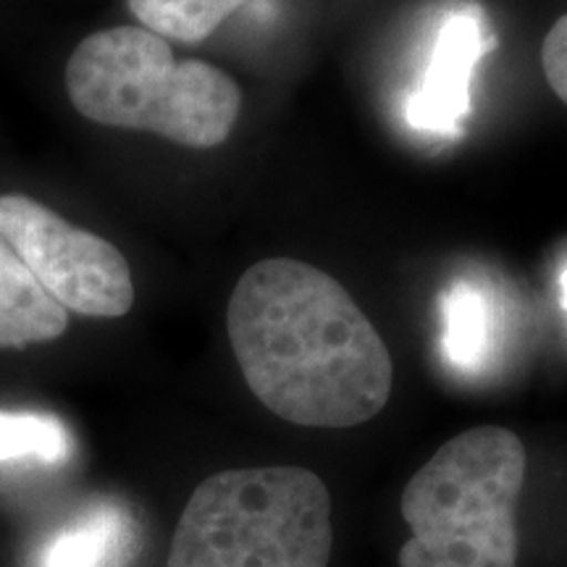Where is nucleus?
Returning a JSON list of instances; mask_svg holds the SVG:
<instances>
[{
  "mask_svg": "<svg viewBox=\"0 0 567 567\" xmlns=\"http://www.w3.org/2000/svg\"><path fill=\"white\" fill-rule=\"evenodd\" d=\"M226 329L250 392L308 429H352L386 408L394 365L384 339L321 268L268 258L234 287Z\"/></svg>",
  "mask_w": 567,
  "mask_h": 567,
  "instance_id": "obj_1",
  "label": "nucleus"
},
{
  "mask_svg": "<svg viewBox=\"0 0 567 567\" xmlns=\"http://www.w3.org/2000/svg\"><path fill=\"white\" fill-rule=\"evenodd\" d=\"M69 101L84 118L151 132L184 147L221 145L243 111V90L213 63L176 55L145 27L84 38L66 63Z\"/></svg>",
  "mask_w": 567,
  "mask_h": 567,
  "instance_id": "obj_2",
  "label": "nucleus"
},
{
  "mask_svg": "<svg viewBox=\"0 0 567 567\" xmlns=\"http://www.w3.org/2000/svg\"><path fill=\"white\" fill-rule=\"evenodd\" d=\"M526 467V446L499 425L439 446L402 492L410 538L400 567H517L515 509Z\"/></svg>",
  "mask_w": 567,
  "mask_h": 567,
  "instance_id": "obj_3",
  "label": "nucleus"
},
{
  "mask_svg": "<svg viewBox=\"0 0 567 567\" xmlns=\"http://www.w3.org/2000/svg\"><path fill=\"white\" fill-rule=\"evenodd\" d=\"M331 494L308 467H239L208 476L176 523L168 567H326Z\"/></svg>",
  "mask_w": 567,
  "mask_h": 567,
  "instance_id": "obj_4",
  "label": "nucleus"
},
{
  "mask_svg": "<svg viewBox=\"0 0 567 567\" xmlns=\"http://www.w3.org/2000/svg\"><path fill=\"white\" fill-rule=\"evenodd\" d=\"M0 237L63 310L122 318L134 305L130 264L116 245L69 224L27 195H0Z\"/></svg>",
  "mask_w": 567,
  "mask_h": 567,
  "instance_id": "obj_5",
  "label": "nucleus"
},
{
  "mask_svg": "<svg viewBox=\"0 0 567 567\" xmlns=\"http://www.w3.org/2000/svg\"><path fill=\"white\" fill-rule=\"evenodd\" d=\"M478 9L452 11L434 42L423 82L408 103V122L423 132L460 134L471 113V80L492 38Z\"/></svg>",
  "mask_w": 567,
  "mask_h": 567,
  "instance_id": "obj_6",
  "label": "nucleus"
},
{
  "mask_svg": "<svg viewBox=\"0 0 567 567\" xmlns=\"http://www.w3.org/2000/svg\"><path fill=\"white\" fill-rule=\"evenodd\" d=\"M69 329V313L0 237V350L45 344Z\"/></svg>",
  "mask_w": 567,
  "mask_h": 567,
  "instance_id": "obj_7",
  "label": "nucleus"
},
{
  "mask_svg": "<svg viewBox=\"0 0 567 567\" xmlns=\"http://www.w3.org/2000/svg\"><path fill=\"white\" fill-rule=\"evenodd\" d=\"M134 547L132 515L116 502H97L48 538L38 567H126Z\"/></svg>",
  "mask_w": 567,
  "mask_h": 567,
  "instance_id": "obj_8",
  "label": "nucleus"
},
{
  "mask_svg": "<svg viewBox=\"0 0 567 567\" xmlns=\"http://www.w3.org/2000/svg\"><path fill=\"white\" fill-rule=\"evenodd\" d=\"M492 352V313L478 289L457 284L444 297V358L457 371H478Z\"/></svg>",
  "mask_w": 567,
  "mask_h": 567,
  "instance_id": "obj_9",
  "label": "nucleus"
},
{
  "mask_svg": "<svg viewBox=\"0 0 567 567\" xmlns=\"http://www.w3.org/2000/svg\"><path fill=\"white\" fill-rule=\"evenodd\" d=\"M247 0H130V9L145 30L195 45L210 38L224 19L243 9Z\"/></svg>",
  "mask_w": 567,
  "mask_h": 567,
  "instance_id": "obj_10",
  "label": "nucleus"
},
{
  "mask_svg": "<svg viewBox=\"0 0 567 567\" xmlns=\"http://www.w3.org/2000/svg\"><path fill=\"white\" fill-rule=\"evenodd\" d=\"M69 450L71 436L55 415L0 410V465H55Z\"/></svg>",
  "mask_w": 567,
  "mask_h": 567,
  "instance_id": "obj_11",
  "label": "nucleus"
},
{
  "mask_svg": "<svg viewBox=\"0 0 567 567\" xmlns=\"http://www.w3.org/2000/svg\"><path fill=\"white\" fill-rule=\"evenodd\" d=\"M542 66L549 87L559 101L567 103V13L559 17L542 45Z\"/></svg>",
  "mask_w": 567,
  "mask_h": 567,
  "instance_id": "obj_12",
  "label": "nucleus"
},
{
  "mask_svg": "<svg viewBox=\"0 0 567 567\" xmlns=\"http://www.w3.org/2000/svg\"><path fill=\"white\" fill-rule=\"evenodd\" d=\"M559 292H563V308L567 310V268L563 271V276H559Z\"/></svg>",
  "mask_w": 567,
  "mask_h": 567,
  "instance_id": "obj_13",
  "label": "nucleus"
}]
</instances>
